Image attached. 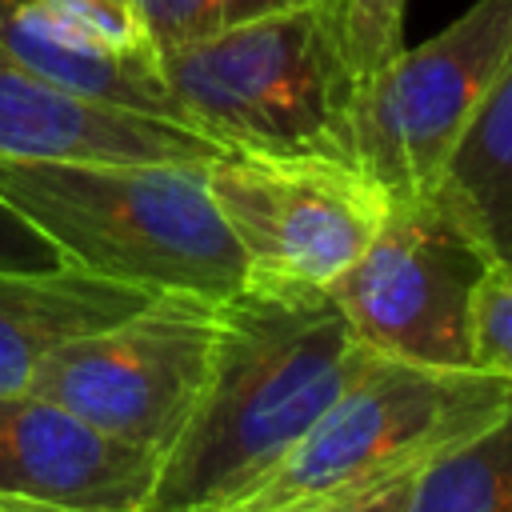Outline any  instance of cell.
<instances>
[{"mask_svg": "<svg viewBox=\"0 0 512 512\" xmlns=\"http://www.w3.org/2000/svg\"><path fill=\"white\" fill-rule=\"evenodd\" d=\"M364 360L332 292L244 284L220 300L208 376L144 512H228L252 496Z\"/></svg>", "mask_w": 512, "mask_h": 512, "instance_id": "6da1fadb", "label": "cell"}, {"mask_svg": "<svg viewBox=\"0 0 512 512\" xmlns=\"http://www.w3.org/2000/svg\"><path fill=\"white\" fill-rule=\"evenodd\" d=\"M208 164L0 156V200L64 264L220 304L244 288V256L208 192Z\"/></svg>", "mask_w": 512, "mask_h": 512, "instance_id": "7a4b0ae2", "label": "cell"}, {"mask_svg": "<svg viewBox=\"0 0 512 512\" xmlns=\"http://www.w3.org/2000/svg\"><path fill=\"white\" fill-rule=\"evenodd\" d=\"M160 72L180 124L224 152L356 164L352 112L364 76L324 0L160 52Z\"/></svg>", "mask_w": 512, "mask_h": 512, "instance_id": "3957f363", "label": "cell"}, {"mask_svg": "<svg viewBox=\"0 0 512 512\" xmlns=\"http://www.w3.org/2000/svg\"><path fill=\"white\" fill-rule=\"evenodd\" d=\"M508 396V380L476 368H420L368 352L296 452L228 512H336L472 440Z\"/></svg>", "mask_w": 512, "mask_h": 512, "instance_id": "277c9868", "label": "cell"}, {"mask_svg": "<svg viewBox=\"0 0 512 512\" xmlns=\"http://www.w3.org/2000/svg\"><path fill=\"white\" fill-rule=\"evenodd\" d=\"M512 60V0H476L380 64L356 96L352 156L388 200L436 192L448 156Z\"/></svg>", "mask_w": 512, "mask_h": 512, "instance_id": "5b68a950", "label": "cell"}, {"mask_svg": "<svg viewBox=\"0 0 512 512\" xmlns=\"http://www.w3.org/2000/svg\"><path fill=\"white\" fill-rule=\"evenodd\" d=\"M220 304L196 292H156L140 312L48 352L28 392L64 404L100 432L152 452L180 436L216 344Z\"/></svg>", "mask_w": 512, "mask_h": 512, "instance_id": "8992f818", "label": "cell"}, {"mask_svg": "<svg viewBox=\"0 0 512 512\" xmlns=\"http://www.w3.org/2000/svg\"><path fill=\"white\" fill-rule=\"evenodd\" d=\"M208 192L244 256V284L328 292L388 216V192L356 164L220 152Z\"/></svg>", "mask_w": 512, "mask_h": 512, "instance_id": "52a82bcc", "label": "cell"}, {"mask_svg": "<svg viewBox=\"0 0 512 512\" xmlns=\"http://www.w3.org/2000/svg\"><path fill=\"white\" fill-rule=\"evenodd\" d=\"M488 264L432 196L392 200L328 292L368 352L420 368H472V300Z\"/></svg>", "mask_w": 512, "mask_h": 512, "instance_id": "ba28073f", "label": "cell"}, {"mask_svg": "<svg viewBox=\"0 0 512 512\" xmlns=\"http://www.w3.org/2000/svg\"><path fill=\"white\" fill-rule=\"evenodd\" d=\"M160 460L36 392H0V500L144 512Z\"/></svg>", "mask_w": 512, "mask_h": 512, "instance_id": "9c48e42d", "label": "cell"}, {"mask_svg": "<svg viewBox=\"0 0 512 512\" xmlns=\"http://www.w3.org/2000/svg\"><path fill=\"white\" fill-rule=\"evenodd\" d=\"M224 148L184 124L68 96L0 60V156L208 164Z\"/></svg>", "mask_w": 512, "mask_h": 512, "instance_id": "30bf717a", "label": "cell"}, {"mask_svg": "<svg viewBox=\"0 0 512 512\" xmlns=\"http://www.w3.org/2000/svg\"><path fill=\"white\" fill-rule=\"evenodd\" d=\"M156 288L108 280L76 264L0 268V392H24L60 344L140 312Z\"/></svg>", "mask_w": 512, "mask_h": 512, "instance_id": "8fae6325", "label": "cell"}, {"mask_svg": "<svg viewBox=\"0 0 512 512\" xmlns=\"http://www.w3.org/2000/svg\"><path fill=\"white\" fill-rule=\"evenodd\" d=\"M432 200L492 264H512V60L464 128Z\"/></svg>", "mask_w": 512, "mask_h": 512, "instance_id": "7c38bea8", "label": "cell"}, {"mask_svg": "<svg viewBox=\"0 0 512 512\" xmlns=\"http://www.w3.org/2000/svg\"><path fill=\"white\" fill-rule=\"evenodd\" d=\"M404 512H512V396L488 428L416 472Z\"/></svg>", "mask_w": 512, "mask_h": 512, "instance_id": "4fadbf2b", "label": "cell"}, {"mask_svg": "<svg viewBox=\"0 0 512 512\" xmlns=\"http://www.w3.org/2000/svg\"><path fill=\"white\" fill-rule=\"evenodd\" d=\"M296 4L308 0H136V20L160 56Z\"/></svg>", "mask_w": 512, "mask_h": 512, "instance_id": "5bb4252c", "label": "cell"}, {"mask_svg": "<svg viewBox=\"0 0 512 512\" xmlns=\"http://www.w3.org/2000/svg\"><path fill=\"white\" fill-rule=\"evenodd\" d=\"M472 368L512 384V264H488L476 284Z\"/></svg>", "mask_w": 512, "mask_h": 512, "instance_id": "9a60e30c", "label": "cell"}, {"mask_svg": "<svg viewBox=\"0 0 512 512\" xmlns=\"http://www.w3.org/2000/svg\"><path fill=\"white\" fill-rule=\"evenodd\" d=\"M324 4H332V12L340 16L352 60L364 80L404 48L408 0H324Z\"/></svg>", "mask_w": 512, "mask_h": 512, "instance_id": "2e32d148", "label": "cell"}, {"mask_svg": "<svg viewBox=\"0 0 512 512\" xmlns=\"http://www.w3.org/2000/svg\"><path fill=\"white\" fill-rule=\"evenodd\" d=\"M56 4L68 8L76 20H84L96 36H104L120 48H152L136 20V0H56Z\"/></svg>", "mask_w": 512, "mask_h": 512, "instance_id": "e0dca14e", "label": "cell"}, {"mask_svg": "<svg viewBox=\"0 0 512 512\" xmlns=\"http://www.w3.org/2000/svg\"><path fill=\"white\" fill-rule=\"evenodd\" d=\"M64 264L44 232H36L12 204L0 200V268H52Z\"/></svg>", "mask_w": 512, "mask_h": 512, "instance_id": "ac0fdd59", "label": "cell"}, {"mask_svg": "<svg viewBox=\"0 0 512 512\" xmlns=\"http://www.w3.org/2000/svg\"><path fill=\"white\" fill-rule=\"evenodd\" d=\"M412 480H416V472H412V476H400V480H392V484H384V488H372V492H364V496L340 504L336 512H404V508H408Z\"/></svg>", "mask_w": 512, "mask_h": 512, "instance_id": "d6986e66", "label": "cell"}, {"mask_svg": "<svg viewBox=\"0 0 512 512\" xmlns=\"http://www.w3.org/2000/svg\"><path fill=\"white\" fill-rule=\"evenodd\" d=\"M0 512H76V508H44V504H16V500H0Z\"/></svg>", "mask_w": 512, "mask_h": 512, "instance_id": "ffe728a7", "label": "cell"}]
</instances>
